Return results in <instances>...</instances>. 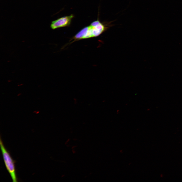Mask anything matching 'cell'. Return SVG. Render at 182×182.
I'll return each instance as SVG.
<instances>
[{
  "mask_svg": "<svg viewBox=\"0 0 182 182\" xmlns=\"http://www.w3.org/2000/svg\"><path fill=\"white\" fill-rule=\"evenodd\" d=\"M74 17L73 14L64 16L52 21L50 28L53 30L58 28L69 26L71 24L72 18Z\"/></svg>",
  "mask_w": 182,
  "mask_h": 182,
  "instance_id": "3957f363",
  "label": "cell"
},
{
  "mask_svg": "<svg viewBox=\"0 0 182 182\" xmlns=\"http://www.w3.org/2000/svg\"><path fill=\"white\" fill-rule=\"evenodd\" d=\"M39 111H37L36 112V113L38 114L39 113Z\"/></svg>",
  "mask_w": 182,
  "mask_h": 182,
  "instance_id": "277c9868",
  "label": "cell"
},
{
  "mask_svg": "<svg viewBox=\"0 0 182 182\" xmlns=\"http://www.w3.org/2000/svg\"><path fill=\"white\" fill-rule=\"evenodd\" d=\"M113 21L101 22L99 18L79 31L72 38L70 43L82 39L98 37L111 27Z\"/></svg>",
  "mask_w": 182,
  "mask_h": 182,
  "instance_id": "6da1fadb",
  "label": "cell"
},
{
  "mask_svg": "<svg viewBox=\"0 0 182 182\" xmlns=\"http://www.w3.org/2000/svg\"><path fill=\"white\" fill-rule=\"evenodd\" d=\"M0 146L4 162L7 170L9 173L13 182L17 181L16 173L15 162L9 152L4 146L1 137L0 139Z\"/></svg>",
  "mask_w": 182,
  "mask_h": 182,
  "instance_id": "7a4b0ae2",
  "label": "cell"
},
{
  "mask_svg": "<svg viewBox=\"0 0 182 182\" xmlns=\"http://www.w3.org/2000/svg\"><path fill=\"white\" fill-rule=\"evenodd\" d=\"M21 94V93H19L18 95L17 96H19Z\"/></svg>",
  "mask_w": 182,
  "mask_h": 182,
  "instance_id": "5b68a950",
  "label": "cell"
}]
</instances>
